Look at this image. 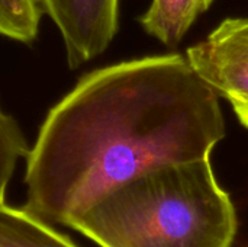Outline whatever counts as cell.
<instances>
[{
	"label": "cell",
	"mask_w": 248,
	"mask_h": 247,
	"mask_svg": "<svg viewBox=\"0 0 248 247\" xmlns=\"http://www.w3.org/2000/svg\"><path fill=\"white\" fill-rule=\"evenodd\" d=\"M224 137L218 95L186 57L97 68L46 114L26 157L25 207L67 227L150 169L211 157Z\"/></svg>",
	"instance_id": "6da1fadb"
},
{
	"label": "cell",
	"mask_w": 248,
	"mask_h": 247,
	"mask_svg": "<svg viewBox=\"0 0 248 247\" xmlns=\"http://www.w3.org/2000/svg\"><path fill=\"white\" fill-rule=\"evenodd\" d=\"M67 227L99 247H231L238 218L206 157L150 169Z\"/></svg>",
	"instance_id": "7a4b0ae2"
},
{
	"label": "cell",
	"mask_w": 248,
	"mask_h": 247,
	"mask_svg": "<svg viewBox=\"0 0 248 247\" xmlns=\"http://www.w3.org/2000/svg\"><path fill=\"white\" fill-rule=\"evenodd\" d=\"M186 58L217 95L248 105V19L231 17L206 39L190 47Z\"/></svg>",
	"instance_id": "3957f363"
},
{
	"label": "cell",
	"mask_w": 248,
	"mask_h": 247,
	"mask_svg": "<svg viewBox=\"0 0 248 247\" xmlns=\"http://www.w3.org/2000/svg\"><path fill=\"white\" fill-rule=\"evenodd\" d=\"M57 26L70 68L96 58L119 28V0H41Z\"/></svg>",
	"instance_id": "277c9868"
},
{
	"label": "cell",
	"mask_w": 248,
	"mask_h": 247,
	"mask_svg": "<svg viewBox=\"0 0 248 247\" xmlns=\"http://www.w3.org/2000/svg\"><path fill=\"white\" fill-rule=\"evenodd\" d=\"M0 247H78L44 218L23 207L0 204Z\"/></svg>",
	"instance_id": "5b68a950"
},
{
	"label": "cell",
	"mask_w": 248,
	"mask_h": 247,
	"mask_svg": "<svg viewBox=\"0 0 248 247\" xmlns=\"http://www.w3.org/2000/svg\"><path fill=\"white\" fill-rule=\"evenodd\" d=\"M217 0H151L140 17L144 31L166 45L180 42L195 20Z\"/></svg>",
	"instance_id": "8992f818"
},
{
	"label": "cell",
	"mask_w": 248,
	"mask_h": 247,
	"mask_svg": "<svg viewBox=\"0 0 248 247\" xmlns=\"http://www.w3.org/2000/svg\"><path fill=\"white\" fill-rule=\"evenodd\" d=\"M41 0H0V36L32 44L44 15Z\"/></svg>",
	"instance_id": "52a82bcc"
},
{
	"label": "cell",
	"mask_w": 248,
	"mask_h": 247,
	"mask_svg": "<svg viewBox=\"0 0 248 247\" xmlns=\"http://www.w3.org/2000/svg\"><path fill=\"white\" fill-rule=\"evenodd\" d=\"M31 146L17 121L0 105V204L6 202L7 188L17 163L28 157Z\"/></svg>",
	"instance_id": "ba28073f"
},
{
	"label": "cell",
	"mask_w": 248,
	"mask_h": 247,
	"mask_svg": "<svg viewBox=\"0 0 248 247\" xmlns=\"http://www.w3.org/2000/svg\"><path fill=\"white\" fill-rule=\"evenodd\" d=\"M232 109L240 119V122L248 128V105L246 103H232Z\"/></svg>",
	"instance_id": "9c48e42d"
}]
</instances>
